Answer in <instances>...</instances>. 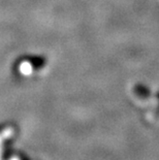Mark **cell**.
<instances>
[{"instance_id": "6da1fadb", "label": "cell", "mask_w": 159, "mask_h": 160, "mask_svg": "<svg viewBox=\"0 0 159 160\" xmlns=\"http://www.w3.org/2000/svg\"><path fill=\"white\" fill-rule=\"evenodd\" d=\"M135 92H137V94L138 96H142V97H147L149 95V90L146 86H144V85H137L134 88Z\"/></svg>"}]
</instances>
